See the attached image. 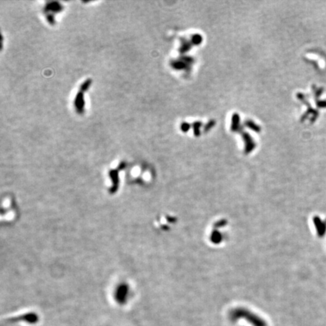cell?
I'll return each instance as SVG.
<instances>
[{
	"mask_svg": "<svg viewBox=\"0 0 326 326\" xmlns=\"http://www.w3.org/2000/svg\"><path fill=\"white\" fill-rule=\"evenodd\" d=\"M75 106L77 112L82 113L83 112L84 107V99H83V93L82 92H78L75 99Z\"/></svg>",
	"mask_w": 326,
	"mask_h": 326,
	"instance_id": "obj_1",
	"label": "cell"
},
{
	"mask_svg": "<svg viewBox=\"0 0 326 326\" xmlns=\"http://www.w3.org/2000/svg\"><path fill=\"white\" fill-rule=\"evenodd\" d=\"M14 319H18L19 321H25V322H29V323H35V322H38V316L35 313H28L25 316H21V317Z\"/></svg>",
	"mask_w": 326,
	"mask_h": 326,
	"instance_id": "obj_2",
	"label": "cell"
},
{
	"mask_svg": "<svg viewBox=\"0 0 326 326\" xmlns=\"http://www.w3.org/2000/svg\"><path fill=\"white\" fill-rule=\"evenodd\" d=\"M91 84H92V79H87L86 82H84L82 84L81 87H80V91H81L82 92H86V91L89 89V86H91Z\"/></svg>",
	"mask_w": 326,
	"mask_h": 326,
	"instance_id": "obj_3",
	"label": "cell"
}]
</instances>
